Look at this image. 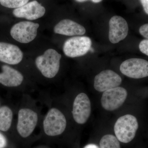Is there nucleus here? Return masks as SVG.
<instances>
[{
  "label": "nucleus",
  "mask_w": 148,
  "mask_h": 148,
  "mask_svg": "<svg viewBox=\"0 0 148 148\" xmlns=\"http://www.w3.org/2000/svg\"><path fill=\"white\" fill-rule=\"evenodd\" d=\"M61 58V54L55 49H49L43 55L36 58L35 63L44 76L47 78H53L59 71Z\"/></svg>",
  "instance_id": "1"
},
{
  "label": "nucleus",
  "mask_w": 148,
  "mask_h": 148,
  "mask_svg": "<svg viewBox=\"0 0 148 148\" xmlns=\"http://www.w3.org/2000/svg\"><path fill=\"white\" fill-rule=\"evenodd\" d=\"M138 127L137 118L132 115L128 114L120 117L117 120L114 126V131L120 142L127 143L135 138Z\"/></svg>",
  "instance_id": "2"
},
{
  "label": "nucleus",
  "mask_w": 148,
  "mask_h": 148,
  "mask_svg": "<svg viewBox=\"0 0 148 148\" xmlns=\"http://www.w3.org/2000/svg\"><path fill=\"white\" fill-rule=\"evenodd\" d=\"M42 125L46 135L55 137L61 135L64 132L67 126V121L60 110L56 108H52L47 113Z\"/></svg>",
  "instance_id": "3"
},
{
  "label": "nucleus",
  "mask_w": 148,
  "mask_h": 148,
  "mask_svg": "<svg viewBox=\"0 0 148 148\" xmlns=\"http://www.w3.org/2000/svg\"><path fill=\"white\" fill-rule=\"evenodd\" d=\"M38 119V115L34 110L29 108L20 109L16 125L18 134L23 138L29 137L36 127Z\"/></svg>",
  "instance_id": "4"
},
{
  "label": "nucleus",
  "mask_w": 148,
  "mask_h": 148,
  "mask_svg": "<svg viewBox=\"0 0 148 148\" xmlns=\"http://www.w3.org/2000/svg\"><path fill=\"white\" fill-rule=\"evenodd\" d=\"M39 27L38 23L29 21L18 22L12 27L10 34L12 37L18 42L28 43L36 37Z\"/></svg>",
  "instance_id": "5"
},
{
  "label": "nucleus",
  "mask_w": 148,
  "mask_h": 148,
  "mask_svg": "<svg viewBox=\"0 0 148 148\" xmlns=\"http://www.w3.org/2000/svg\"><path fill=\"white\" fill-rule=\"evenodd\" d=\"M92 42L89 37H72L65 42L63 46L64 54L71 58L79 57L86 54L90 50Z\"/></svg>",
  "instance_id": "6"
},
{
  "label": "nucleus",
  "mask_w": 148,
  "mask_h": 148,
  "mask_svg": "<svg viewBox=\"0 0 148 148\" xmlns=\"http://www.w3.org/2000/svg\"><path fill=\"white\" fill-rule=\"evenodd\" d=\"M127 96V90L117 87L103 92L101 98L102 107L107 111H112L119 108L124 103Z\"/></svg>",
  "instance_id": "7"
},
{
  "label": "nucleus",
  "mask_w": 148,
  "mask_h": 148,
  "mask_svg": "<svg viewBox=\"0 0 148 148\" xmlns=\"http://www.w3.org/2000/svg\"><path fill=\"white\" fill-rule=\"evenodd\" d=\"M120 70L123 74L133 79L148 77V61L142 58H132L123 61Z\"/></svg>",
  "instance_id": "8"
},
{
  "label": "nucleus",
  "mask_w": 148,
  "mask_h": 148,
  "mask_svg": "<svg viewBox=\"0 0 148 148\" xmlns=\"http://www.w3.org/2000/svg\"><path fill=\"white\" fill-rule=\"evenodd\" d=\"M91 112V103L88 95L81 92L77 95L73 105L72 114L77 124H84L87 122Z\"/></svg>",
  "instance_id": "9"
},
{
  "label": "nucleus",
  "mask_w": 148,
  "mask_h": 148,
  "mask_svg": "<svg viewBox=\"0 0 148 148\" xmlns=\"http://www.w3.org/2000/svg\"><path fill=\"white\" fill-rule=\"evenodd\" d=\"M122 79L118 74L110 70L103 71L96 75L94 80V88L100 92H104L111 88L118 87Z\"/></svg>",
  "instance_id": "10"
},
{
  "label": "nucleus",
  "mask_w": 148,
  "mask_h": 148,
  "mask_svg": "<svg viewBox=\"0 0 148 148\" xmlns=\"http://www.w3.org/2000/svg\"><path fill=\"white\" fill-rule=\"evenodd\" d=\"M127 21L121 16H114L109 21V39L111 43H117L124 39L128 34Z\"/></svg>",
  "instance_id": "11"
},
{
  "label": "nucleus",
  "mask_w": 148,
  "mask_h": 148,
  "mask_svg": "<svg viewBox=\"0 0 148 148\" xmlns=\"http://www.w3.org/2000/svg\"><path fill=\"white\" fill-rule=\"evenodd\" d=\"M45 8L36 1L27 3L21 7L15 9L13 14L17 18H23L29 20L41 18L45 13Z\"/></svg>",
  "instance_id": "12"
},
{
  "label": "nucleus",
  "mask_w": 148,
  "mask_h": 148,
  "mask_svg": "<svg viewBox=\"0 0 148 148\" xmlns=\"http://www.w3.org/2000/svg\"><path fill=\"white\" fill-rule=\"evenodd\" d=\"M23 58V53L17 46L0 42V61L8 65H16Z\"/></svg>",
  "instance_id": "13"
},
{
  "label": "nucleus",
  "mask_w": 148,
  "mask_h": 148,
  "mask_svg": "<svg viewBox=\"0 0 148 148\" xmlns=\"http://www.w3.org/2000/svg\"><path fill=\"white\" fill-rule=\"evenodd\" d=\"M23 81L24 76L17 70L7 65L2 66L0 84L7 87H16L21 85Z\"/></svg>",
  "instance_id": "14"
},
{
  "label": "nucleus",
  "mask_w": 148,
  "mask_h": 148,
  "mask_svg": "<svg viewBox=\"0 0 148 148\" xmlns=\"http://www.w3.org/2000/svg\"><path fill=\"white\" fill-rule=\"evenodd\" d=\"M55 34L66 36H82L86 33L84 27L77 22L65 19L58 22L53 29Z\"/></svg>",
  "instance_id": "15"
},
{
  "label": "nucleus",
  "mask_w": 148,
  "mask_h": 148,
  "mask_svg": "<svg viewBox=\"0 0 148 148\" xmlns=\"http://www.w3.org/2000/svg\"><path fill=\"white\" fill-rule=\"evenodd\" d=\"M13 120V112L12 109L7 105L0 107V131L5 132L8 131Z\"/></svg>",
  "instance_id": "16"
},
{
  "label": "nucleus",
  "mask_w": 148,
  "mask_h": 148,
  "mask_svg": "<svg viewBox=\"0 0 148 148\" xmlns=\"http://www.w3.org/2000/svg\"><path fill=\"white\" fill-rule=\"evenodd\" d=\"M100 148H121L119 140L112 135H104L100 142Z\"/></svg>",
  "instance_id": "17"
},
{
  "label": "nucleus",
  "mask_w": 148,
  "mask_h": 148,
  "mask_svg": "<svg viewBox=\"0 0 148 148\" xmlns=\"http://www.w3.org/2000/svg\"><path fill=\"white\" fill-rule=\"evenodd\" d=\"M29 0H0V4L5 7L17 8L28 3Z\"/></svg>",
  "instance_id": "18"
},
{
  "label": "nucleus",
  "mask_w": 148,
  "mask_h": 148,
  "mask_svg": "<svg viewBox=\"0 0 148 148\" xmlns=\"http://www.w3.org/2000/svg\"><path fill=\"white\" fill-rule=\"evenodd\" d=\"M139 49L142 53L148 56V40H144L140 42Z\"/></svg>",
  "instance_id": "19"
},
{
  "label": "nucleus",
  "mask_w": 148,
  "mask_h": 148,
  "mask_svg": "<svg viewBox=\"0 0 148 148\" xmlns=\"http://www.w3.org/2000/svg\"><path fill=\"white\" fill-rule=\"evenodd\" d=\"M140 34L148 40V24H144L141 26L139 29Z\"/></svg>",
  "instance_id": "20"
},
{
  "label": "nucleus",
  "mask_w": 148,
  "mask_h": 148,
  "mask_svg": "<svg viewBox=\"0 0 148 148\" xmlns=\"http://www.w3.org/2000/svg\"><path fill=\"white\" fill-rule=\"evenodd\" d=\"M7 140L0 131V148H5L7 145Z\"/></svg>",
  "instance_id": "21"
},
{
  "label": "nucleus",
  "mask_w": 148,
  "mask_h": 148,
  "mask_svg": "<svg viewBox=\"0 0 148 148\" xmlns=\"http://www.w3.org/2000/svg\"><path fill=\"white\" fill-rule=\"evenodd\" d=\"M145 12L148 14V0H140Z\"/></svg>",
  "instance_id": "22"
},
{
  "label": "nucleus",
  "mask_w": 148,
  "mask_h": 148,
  "mask_svg": "<svg viewBox=\"0 0 148 148\" xmlns=\"http://www.w3.org/2000/svg\"><path fill=\"white\" fill-rule=\"evenodd\" d=\"M75 1L78 2H84L88 0H75ZM90 1H92V2L94 3H98L101 2V1L103 0H90Z\"/></svg>",
  "instance_id": "23"
},
{
  "label": "nucleus",
  "mask_w": 148,
  "mask_h": 148,
  "mask_svg": "<svg viewBox=\"0 0 148 148\" xmlns=\"http://www.w3.org/2000/svg\"><path fill=\"white\" fill-rule=\"evenodd\" d=\"M84 148H99L98 146L94 144H89L85 146Z\"/></svg>",
  "instance_id": "24"
},
{
  "label": "nucleus",
  "mask_w": 148,
  "mask_h": 148,
  "mask_svg": "<svg viewBox=\"0 0 148 148\" xmlns=\"http://www.w3.org/2000/svg\"><path fill=\"white\" fill-rule=\"evenodd\" d=\"M1 107V102H0V107Z\"/></svg>",
  "instance_id": "25"
}]
</instances>
